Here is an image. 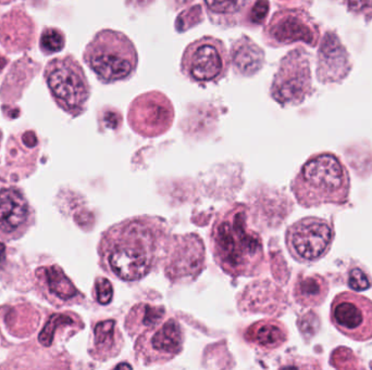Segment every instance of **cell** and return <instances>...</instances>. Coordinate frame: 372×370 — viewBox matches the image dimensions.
I'll return each instance as SVG.
<instances>
[{
	"label": "cell",
	"mask_w": 372,
	"mask_h": 370,
	"mask_svg": "<svg viewBox=\"0 0 372 370\" xmlns=\"http://www.w3.org/2000/svg\"><path fill=\"white\" fill-rule=\"evenodd\" d=\"M169 239L167 222L162 218H128L104 232L99 245V264L114 278L139 282L165 257Z\"/></svg>",
	"instance_id": "6da1fadb"
},
{
	"label": "cell",
	"mask_w": 372,
	"mask_h": 370,
	"mask_svg": "<svg viewBox=\"0 0 372 370\" xmlns=\"http://www.w3.org/2000/svg\"><path fill=\"white\" fill-rule=\"evenodd\" d=\"M246 205H234L220 213L211 232L216 263L228 275L251 277L263 269L265 251L261 236L247 225Z\"/></svg>",
	"instance_id": "7a4b0ae2"
},
{
	"label": "cell",
	"mask_w": 372,
	"mask_h": 370,
	"mask_svg": "<svg viewBox=\"0 0 372 370\" xmlns=\"http://www.w3.org/2000/svg\"><path fill=\"white\" fill-rule=\"evenodd\" d=\"M291 188L297 202L306 209L322 205H342L350 198V174L333 153H319L301 166Z\"/></svg>",
	"instance_id": "3957f363"
},
{
	"label": "cell",
	"mask_w": 372,
	"mask_h": 370,
	"mask_svg": "<svg viewBox=\"0 0 372 370\" xmlns=\"http://www.w3.org/2000/svg\"><path fill=\"white\" fill-rule=\"evenodd\" d=\"M85 63L103 84L128 81L139 66L134 43L120 31H99L87 43L83 55Z\"/></svg>",
	"instance_id": "277c9868"
},
{
	"label": "cell",
	"mask_w": 372,
	"mask_h": 370,
	"mask_svg": "<svg viewBox=\"0 0 372 370\" xmlns=\"http://www.w3.org/2000/svg\"><path fill=\"white\" fill-rule=\"evenodd\" d=\"M44 78L60 109L72 116L81 115L85 111L91 97V85L74 56L51 60L44 71Z\"/></svg>",
	"instance_id": "5b68a950"
},
{
	"label": "cell",
	"mask_w": 372,
	"mask_h": 370,
	"mask_svg": "<svg viewBox=\"0 0 372 370\" xmlns=\"http://www.w3.org/2000/svg\"><path fill=\"white\" fill-rule=\"evenodd\" d=\"M230 68V55L221 39L203 36L185 48L181 59V72L197 84L218 83L226 78Z\"/></svg>",
	"instance_id": "8992f818"
},
{
	"label": "cell",
	"mask_w": 372,
	"mask_h": 370,
	"mask_svg": "<svg viewBox=\"0 0 372 370\" xmlns=\"http://www.w3.org/2000/svg\"><path fill=\"white\" fill-rule=\"evenodd\" d=\"M313 93L311 58L304 48L298 47L282 58L270 95L282 107L298 106Z\"/></svg>",
	"instance_id": "52a82bcc"
},
{
	"label": "cell",
	"mask_w": 372,
	"mask_h": 370,
	"mask_svg": "<svg viewBox=\"0 0 372 370\" xmlns=\"http://www.w3.org/2000/svg\"><path fill=\"white\" fill-rule=\"evenodd\" d=\"M334 240V230L329 220L305 217L286 230L288 253L299 263H313L329 253Z\"/></svg>",
	"instance_id": "ba28073f"
},
{
	"label": "cell",
	"mask_w": 372,
	"mask_h": 370,
	"mask_svg": "<svg viewBox=\"0 0 372 370\" xmlns=\"http://www.w3.org/2000/svg\"><path fill=\"white\" fill-rule=\"evenodd\" d=\"M319 39V26L304 9L276 11L263 29V41L270 47H282L297 41L315 47Z\"/></svg>",
	"instance_id": "9c48e42d"
},
{
	"label": "cell",
	"mask_w": 372,
	"mask_h": 370,
	"mask_svg": "<svg viewBox=\"0 0 372 370\" xmlns=\"http://www.w3.org/2000/svg\"><path fill=\"white\" fill-rule=\"evenodd\" d=\"M174 109L165 93L149 91L135 98L129 108L128 120L136 134L157 137L171 128Z\"/></svg>",
	"instance_id": "30bf717a"
},
{
	"label": "cell",
	"mask_w": 372,
	"mask_h": 370,
	"mask_svg": "<svg viewBox=\"0 0 372 370\" xmlns=\"http://www.w3.org/2000/svg\"><path fill=\"white\" fill-rule=\"evenodd\" d=\"M332 325L347 338L359 342L372 339V301L363 295L342 292L331 305Z\"/></svg>",
	"instance_id": "8fae6325"
},
{
	"label": "cell",
	"mask_w": 372,
	"mask_h": 370,
	"mask_svg": "<svg viewBox=\"0 0 372 370\" xmlns=\"http://www.w3.org/2000/svg\"><path fill=\"white\" fill-rule=\"evenodd\" d=\"M184 340L182 326L170 318L141 334L135 342V352L145 365L165 364L182 352Z\"/></svg>",
	"instance_id": "7c38bea8"
},
{
	"label": "cell",
	"mask_w": 372,
	"mask_h": 370,
	"mask_svg": "<svg viewBox=\"0 0 372 370\" xmlns=\"http://www.w3.org/2000/svg\"><path fill=\"white\" fill-rule=\"evenodd\" d=\"M205 245L196 234L174 236L168 241L165 274L170 282L195 278L205 268Z\"/></svg>",
	"instance_id": "4fadbf2b"
},
{
	"label": "cell",
	"mask_w": 372,
	"mask_h": 370,
	"mask_svg": "<svg viewBox=\"0 0 372 370\" xmlns=\"http://www.w3.org/2000/svg\"><path fill=\"white\" fill-rule=\"evenodd\" d=\"M33 210L18 188L0 189V240H18L32 225Z\"/></svg>",
	"instance_id": "5bb4252c"
},
{
	"label": "cell",
	"mask_w": 372,
	"mask_h": 370,
	"mask_svg": "<svg viewBox=\"0 0 372 370\" xmlns=\"http://www.w3.org/2000/svg\"><path fill=\"white\" fill-rule=\"evenodd\" d=\"M351 70L352 62L346 48L336 33L328 31L322 37L318 51V81L322 84L342 82Z\"/></svg>",
	"instance_id": "9a60e30c"
},
{
	"label": "cell",
	"mask_w": 372,
	"mask_h": 370,
	"mask_svg": "<svg viewBox=\"0 0 372 370\" xmlns=\"http://www.w3.org/2000/svg\"><path fill=\"white\" fill-rule=\"evenodd\" d=\"M37 284L44 298L57 307L78 304L84 300V294L74 286L60 266H44L36 272Z\"/></svg>",
	"instance_id": "2e32d148"
},
{
	"label": "cell",
	"mask_w": 372,
	"mask_h": 370,
	"mask_svg": "<svg viewBox=\"0 0 372 370\" xmlns=\"http://www.w3.org/2000/svg\"><path fill=\"white\" fill-rule=\"evenodd\" d=\"M265 51L246 35L232 43L230 62L234 73L244 78H253L265 66Z\"/></svg>",
	"instance_id": "e0dca14e"
},
{
	"label": "cell",
	"mask_w": 372,
	"mask_h": 370,
	"mask_svg": "<svg viewBox=\"0 0 372 370\" xmlns=\"http://www.w3.org/2000/svg\"><path fill=\"white\" fill-rule=\"evenodd\" d=\"M124 336L114 319L99 322L93 330L89 355L97 361H107L118 356L124 348Z\"/></svg>",
	"instance_id": "ac0fdd59"
},
{
	"label": "cell",
	"mask_w": 372,
	"mask_h": 370,
	"mask_svg": "<svg viewBox=\"0 0 372 370\" xmlns=\"http://www.w3.org/2000/svg\"><path fill=\"white\" fill-rule=\"evenodd\" d=\"M244 339L249 344L270 352L281 348L288 341V332L286 326L278 320H261L245 330Z\"/></svg>",
	"instance_id": "d6986e66"
},
{
	"label": "cell",
	"mask_w": 372,
	"mask_h": 370,
	"mask_svg": "<svg viewBox=\"0 0 372 370\" xmlns=\"http://www.w3.org/2000/svg\"><path fill=\"white\" fill-rule=\"evenodd\" d=\"M251 3V0H203L211 22L223 28L236 26Z\"/></svg>",
	"instance_id": "ffe728a7"
},
{
	"label": "cell",
	"mask_w": 372,
	"mask_h": 370,
	"mask_svg": "<svg viewBox=\"0 0 372 370\" xmlns=\"http://www.w3.org/2000/svg\"><path fill=\"white\" fill-rule=\"evenodd\" d=\"M329 288V282L323 276H301L294 286L295 301L303 307H319L327 299Z\"/></svg>",
	"instance_id": "44dd1931"
},
{
	"label": "cell",
	"mask_w": 372,
	"mask_h": 370,
	"mask_svg": "<svg viewBox=\"0 0 372 370\" xmlns=\"http://www.w3.org/2000/svg\"><path fill=\"white\" fill-rule=\"evenodd\" d=\"M165 307L139 303L135 305L126 316L124 326L129 334L134 336L161 324L165 320Z\"/></svg>",
	"instance_id": "7402d4cb"
},
{
	"label": "cell",
	"mask_w": 372,
	"mask_h": 370,
	"mask_svg": "<svg viewBox=\"0 0 372 370\" xmlns=\"http://www.w3.org/2000/svg\"><path fill=\"white\" fill-rule=\"evenodd\" d=\"M60 326H68V327L78 328L82 329L83 323L81 322L79 316L72 313H57L54 314L49 322L46 324L44 329L41 330L39 336V341L41 345L49 348L53 344L54 338H55L56 332Z\"/></svg>",
	"instance_id": "603a6c76"
},
{
	"label": "cell",
	"mask_w": 372,
	"mask_h": 370,
	"mask_svg": "<svg viewBox=\"0 0 372 370\" xmlns=\"http://www.w3.org/2000/svg\"><path fill=\"white\" fill-rule=\"evenodd\" d=\"M66 46V36L59 29L46 28L39 38V48L45 55L60 53Z\"/></svg>",
	"instance_id": "cb8c5ba5"
},
{
	"label": "cell",
	"mask_w": 372,
	"mask_h": 370,
	"mask_svg": "<svg viewBox=\"0 0 372 370\" xmlns=\"http://www.w3.org/2000/svg\"><path fill=\"white\" fill-rule=\"evenodd\" d=\"M94 297L101 305L109 304L114 298V287L107 278L99 277L95 280Z\"/></svg>",
	"instance_id": "d4e9b609"
},
{
	"label": "cell",
	"mask_w": 372,
	"mask_h": 370,
	"mask_svg": "<svg viewBox=\"0 0 372 370\" xmlns=\"http://www.w3.org/2000/svg\"><path fill=\"white\" fill-rule=\"evenodd\" d=\"M348 286L355 291H365L371 288L372 280L361 268H353L348 276Z\"/></svg>",
	"instance_id": "484cf974"
},
{
	"label": "cell",
	"mask_w": 372,
	"mask_h": 370,
	"mask_svg": "<svg viewBox=\"0 0 372 370\" xmlns=\"http://www.w3.org/2000/svg\"><path fill=\"white\" fill-rule=\"evenodd\" d=\"M269 0H256V3L253 4L251 12H249V19L255 24L261 26V24L265 23L268 14H269Z\"/></svg>",
	"instance_id": "4316f807"
},
{
	"label": "cell",
	"mask_w": 372,
	"mask_h": 370,
	"mask_svg": "<svg viewBox=\"0 0 372 370\" xmlns=\"http://www.w3.org/2000/svg\"><path fill=\"white\" fill-rule=\"evenodd\" d=\"M345 5L352 14L372 18V0H345Z\"/></svg>",
	"instance_id": "83f0119b"
},
{
	"label": "cell",
	"mask_w": 372,
	"mask_h": 370,
	"mask_svg": "<svg viewBox=\"0 0 372 370\" xmlns=\"http://www.w3.org/2000/svg\"><path fill=\"white\" fill-rule=\"evenodd\" d=\"M104 122H105L107 128L116 130L121 124V113L119 111H116V110H109V111L106 112L105 116H104Z\"/></svg>",
	"instance_id": "f1b7e54d"
},
{
	"label": "cell",
	"mask_w": 372,
	"mask_h": 370,
	"mask_svg": "<svg viewBox=\"0 0 372 370\" xmlns=\"http://www.w3.org/2000/svg\"><path fill=\"white\" fill-rule=\"evenodd\" d=\"M6 261V245L0 242V269L3 268Z\"/></svg>",
	"instance_id": "f546056e"
},
{
	"label": "cell",
	"mask_w": 372,
	"mask_h": 370,
	"mask_svg": "<svg viewBox=\"0 0 372 370\" xmlns=\"http://www.w3.org/2000/svg\"><path fill=\"white\" fill-rule=\"evenodd\" d=\"M192 0H171V3L174 4L176 8L183 7V6L188 5Z\"/></svg>",
	"instance_id": "4dcf8cb0"
},
{
	"label": "cell",
	"mask_w": 372,
	"mask_h": 370,
	"mask_svg": "<svg viewBox=\"0 0 372 370\" xmlns=\"http://www.w3.org/2000/svg\"><path fill=\"white\" fill-rule=\"evenodd\" d=\"M14 0H0V6L8 5V4L12 3Z\"/></svg>",
	"instance_id": "1f68e13d"
},
{
	"label": "cell",
	"mask_w": 372,
	"mask_h": 370,
	"mask_svg": "<svg viewBox=\"0 0 372 370\" xmlns=\"http://www.w3.org/2000/svg\"><path fill=\"white\" fill-rule=\"evenodd\" d=\"M0 143H1V133H0Z\"/></svg>",
	"instance_id": "d6a6232c"
}]
</instances>
